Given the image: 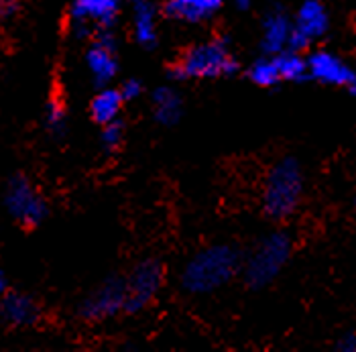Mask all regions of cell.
Wrapping results in <instances>:
<instances>
[{
  "label": "cell",
  "mask_w": 356,
  "mask_h": 352,
  "mask_svg": "<svg viewBox=\"0 0 356 352\" xmlns=\"http://www.w3.org/2000/svg\"><path fill=\"white\" fill-rule=\"evenodd\" d=\"M241 269V255L230 244H212L195 253L181 273L188 294L208 296L222 289Z\"/></svg>",
  "instance_id": "cell-1"
},
{
  "label": "cell",
  "mask_w": 356,
  "mask_h": 352,
  "mask_svg": "<svg viewBox=\"0 0 356 352\" xmlns=\"http://www.w3.org/2000/svg\"><path fill=\"white\" fill-rule=\"evenodd\" d=\"M238 63L228 43L212 39L190 47L181 59L169 70L173 80H210V78H224L236 74Z\"/></svg>",
  "instance_id": "cell-2"
},
{
  "label": "cell",
  "mask_w": 356,
  "mask_h": 352,
  "mask_svg": "<svg viewBox=\"0 0 356 352\" xmlns=\"http://www.w3.org/2000/svg\"><path fill=\"white\" fill-rule=\"evenodd\" d=\"M303 193V171L291 157L277 161L269 169L263 186V210L275 220L289 218L300 206Z\"/></svg>",
  "instance_id": "cell-3"
},
{
  "label": "cell",
  "mask_w": 356,
  "mask_h": 352,
  "mask_svg": "<svg viewBox=\"0 0 356 352\" xmlns=\"http://www.w3.org/2000/svg\"><path fill=\"white\" fill-rule=\"evenodd\" d=\"M291 250H293V241L287 232L277 230L267 234L247 257L245 281L252 289L267 287L287 265Z\"/></svg>",
  "instance_id": "cell-4"
},
{
  "label": "cell",
  "mask_w": 356,
  "mask_h": 352,
  "mask_svg": "<svg viewBox=\"0 0 356 352\" xmlns=\"http://www.w3.org/2000/svg\"><path fill=\"white\" fill-rule=\"evenodd\" d=\"M2 204L8 216L25 228H35L49 216V204L45 195L27 175H13L2 191Z\"/></svg>",
  "instance_id": "cell-5"
},
{
  "label": "cell",
  "mask_w": 356,
  "mask_h": 352,
  "mask_svg": "<svg viewBox=\"0 0 356 352\" xmlns=\"http://www.w3.org/2000/svg\"><path fill=\"white\" fill-rule=\"evenodd\" d=\"M120 10V0H74L70 6V27L76 39H92L98 31L112 29Z\"/></svg>",
  "instance_id": "cell-6"
},
{
  "label": "cell",
  "mask_w": 356,
  "mask_h": 352,
  "mask_svg": "<svg viewBox=\"0 0 356 352\" xmlns=\"http://www.w3.org/2000/svg\"><path fill=\"white\" fill-rule=\"evenodd\" d=\"M127 305V283L118 277H110L94 287L80 301L78 316L83 322H104L124 312Z\"/></svg>",
  "instance_id": "cell-7"
},
{
  "label": "cell",
  "mask_w": 356,
  "mask_h": 352,
  "mask_svg": "<svg viewBox=\"0 0 356 352\" xmlns=\"http://www.w3.org/2000/svg\"><path fill=\"white\" fill-rule=\"evenodd\" d=\"M165 281L163 265L155 259H145L124 279L127 283V305L124 312L137 314L145 310L157 294L161 291Z\"/></svg>",
  "instance_id": "cell-8"
},
{
  "label": "cell",
  "mask_w": 356,
  "mask_h": 352,
  "mask_svg": "<svg viewBox=\"0 0 356 352\" xmlns=\"http://www.w3.org/2000/svg\"><path fill=\"white\" fill-rule=\"evenodd\" d=\"M86 70L92 81L98 88L108 86L118 74V54H116V39L112 35V29L98 31L92 37L90 47L86 49Z\"/></svg>",
  "instance_id": "cell-9"
},
{
  "label": "cell",
  "mask_w": 356,
  "mask_h": 352,
  "mask_svg": "<svg viewBox=\"0 0 356 352\" xmlns=\"http://www.w3.org/2000/svg\"><path fill=\"white\" fill-rule=\"evenodd\" d=\"M307 76L312 80L334 86V88H346L348 92L356 94V72L336 54L332 51H314L307 57Z\"/></svg>",
  "instance_id": "cell-10"
},
{
  "label": "cell",
  "mask_w": 356,
  "mask_h": 352,
  "mask_svg": "<svg viewBox=\"0 0 356 352\" xmlns=\"http://www.w3.org/2000/svg\"><path fill=\"white\" fill-rule=\"evenodd\" d=\"M41 320V305L23 291H6L0 298V322L10 328H31Z\"/></svg>",
  "instance_id": "cell-11"
},
{
  "label": "cell",
  "mask_w": 356,
  "mask_h": 352,
  "mask_svg": "<svg viewBox=\"0 0 356 352\" xmlns=\"http://www.w3.org/2000/svg\"><path fill=\"white\" fill-rule=\"evenodd\" d=\"M291 31H293V25L281 8L269 10L267 17L263 19V39H261L263 54L277 55L285 51L289 45Z\"/></svg>",
  "instance_id": "cell-12"
},
{
  "label": "cell",
  "mask_w": 356,
  "mask_h": 352,
  "mask_svg": "<svg viewBox=\"0 0 356 352\" xmlns=\"http://www.w3.org/2000/svg\"><path fill=\"white\" fill-rule=\"evenodd\" d=\"M328 27L330 17L326 6L320 0H305L298 10V19H296L293 29L298 33H302L309 43H314L316 39L326 35Z\"/></svg>",
  "instance_id": "cell-13"
},
{
  "label": "cell",
  "mask_w": 356,
  "mask_h": 352,
  "mask_svg": "<svg viewBox=\"0 0 356 352\" xmlns=\"http://www.w3.org/2000/svg\"><path fill=\"white\" fill-rule=\"evenodd\" d=\"M124 102L127 100H124V96L120 94L118 88L104 86L90 100V116H92L94 122H98V125L104 127V125H108L112 120H118Z\"/></svg>",
  "instance_id": "cell-14"
},
{
  "label": "cell",
  "mask_w": 356,
  "mask_h": 352,
  "mask_svg": "<svg viewBox=\"0 0 356 352\" xmlns=\"http://www.w3.org/2000/svg\"><path fill=\"white\" fill-rule=\"evenodd\" d=\"M224 0H169L165 4V13L171 19L186 21V23H200L212 17Z\"/></svg>",
  "instance_id": "cell-15"
},
{
  "label": "cell",
  "mask_w": 356,
  "mask_h": 352,
  "mask_svg": "<svg viewBox=\"0 0 356 352\" xmlns=\"http://www.w3.org/2000/svg\"><path fill=\"white\" fill-rule=\"evenodd\" d=\"M133 33L140 47H155L157 43V17L155 8L147 0H137L133 15Z\"/></svg>",
  "instance_id": "cell-16"
},
{
  "label": "cell",
  "mask_w": 356,
  "mask_h": 352,
  "mask_svg": "<svg viewBox=\"0 0 356 352\" xmlns=\"http://www.w3.org/2000/svg\"><path fill=\"white\" fill-rule=\"evenodd\" d=\"M153 114H155L157 122H161L165 127L177 125L184 114L181 96L173 88H167V86L157 88L153 94Z\"/></svg>",
  "instance_id": "cell-17"
},
{
  "label": "cell",
  "mask_w": 356,
  "mask_h": 352,
  "mask_svg": "<svg viewBox=\"0 0 356 352\" xmlns=\"http://www.w3.org/2000/svg\"><path fill=\"white\" fill-rule=\"evenodd\" d=\"M248 78L252 83L261 86V88H273L277 83H281V72H279V65H277V57L275 55H265V57H259L250 70H248Z\"/></svg>",
  "instance_id": "cell-18"
},
{
  "label": "cell",
  "mask_w": 356,
  "mask_h": 352,
  "mask_svg": "<svg viewBox=\"0 0 356 352\" xmlns=\"http://www.w3.org/2000/svg\"><path fill=\"white\" fill-rule=\"evenodd\" d=\"M275 57H277V65H279L283 81H302L309 78L307 76V59L300 51L285 49Z\"/></svg>",
  "instance_id": "cell-19"
},
{
  "label": "cell",
  "mask_w": 356,
  "mask_h": 352,
  "mask_svg": "<svg viewBox=\"0 0 356 352\" xmlns=\"http://www.w3.org/2000/svg\"><path fill=\"white\" fill-rule=\"evenodd\" d=\"M45 129L51 136H63L67 131V109L61 100L51 98L45 106Z\"/></svg>",
  "instance_id": "cell-20"
},
{
  "label": "cell",
  "mask_w": 356,
  "mask_h": 352,
  "mask_svg": "<svg viewBox=\"0 0 356 352\" xmlns=\"http://www.w3.org/2000/svg\"><path fill=\"white\" fill-rule=\"evenodd\" d=\"M122 138H124V125L118 120H112L108 125L102 127V135H100V143L102 147L108 151V153H114L120 145H122Z\"/></svg>",
  "instance_id": "cell-21"
},
{
  "label": "cell",
  "mask_w": 356,
  "mask_h": 352,
  "mask_svg": "<svg viewBox=\"0 0 356 352\" xmlns=\"http://www.w3.org/2000/svg\"><path fill=\"white\" fill-rule=\"evenodd\" d=\"M120 94L124 96V100H137L138 96L143 94V83L137 80V78H129V80L122 81V86L118 88Z\"/></svg>",
  "instance_id": "cell-22"
},
{
  "label": "cell",
  "mask_w": 356,
  "mask_h": 352,
  "mask_svg": "<svg viewBox=\"0 0 356 352\" xmlns=\"http://www.w3.org/2000/svg\"><path fill=\"white\" fill-rule=\"evenodd\" d=\"M19 0H0V23H6L19 15Z\"/></svg>",
  "instance_id": "cell-23"
},
{
  "label": "cell",
  "mask_w": 356,
  "mask_h": 352,
  "mask_svg": "<svg viewBox=\"0 0 356 352\" xmlns=\"http://www.w3.org/2000/svg\"><path fill=\"white\" fill-rule=\"evenodd\" d=\"M336 351L340 352H356V334L355 332H348L344 334L338 342H336Z\"/></svg>",
  "instance_id": "cell-24"
},
{
  "label": "cell",
  "mask_w": 356,
  "mask_h": 352,
  "mask_svg": "<svg viewBox=\"0 0 356 352\" xmlns=\"http://www.w3.org/2000/svg\"><path fill=\"white\" fill-rule=\"evenodd\" d=\"M232 2H234V6L238 10H247L248 6H250V0H232Z\"/></svg>",
  "instance_id": "cell-25"
},
{
  "label": "cell",
  "mask_w": 356,
  "mask_h": 352,
  "mask_svg": "<svg viewBox=\"0 0 356 352\" xmlns=\"http://www.w3.org/2000/svg\"><path fill=\"white\" fill-rule=\"evenodd\" d=\"M6 294V277H4V273L0 269V298Z\"/></svg>",
  "instance_id": "cell-26"
},
{
  "label": "cell",
  "mask_w": 356,
  "mask_h": 352,
  "mask_svg": "<svg viewBox=\"0 0 356 352\" xmlns=\"http://www.w3.org/2000/svg\"><path fill=\"white\" fill-rule=\"evenodd\" d=\"M355 208H356V195H355Z\"/></svg>",
  "instance_id": "cell-27"
}]
</instances>
